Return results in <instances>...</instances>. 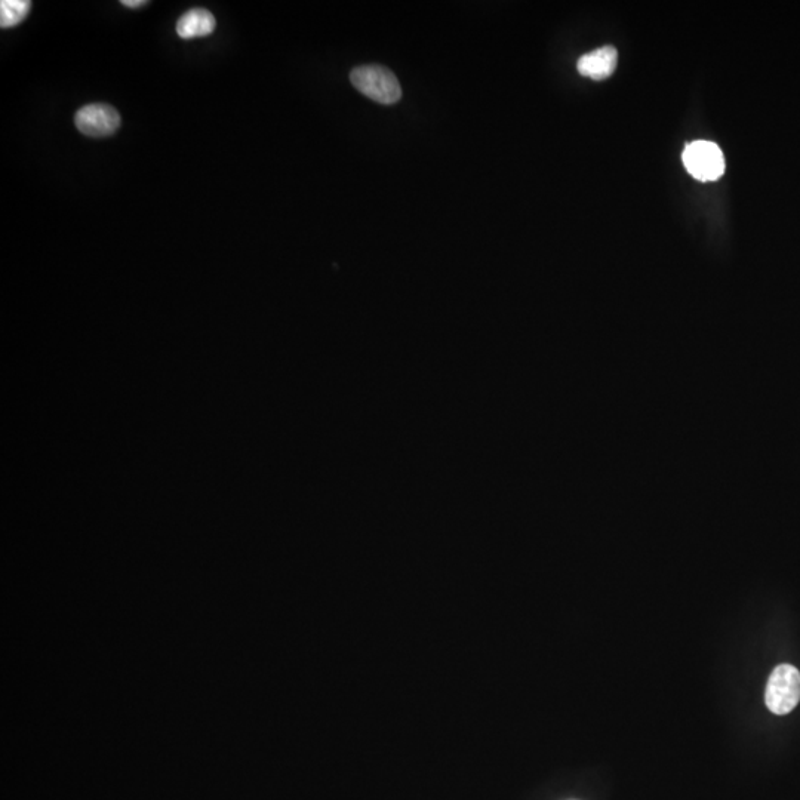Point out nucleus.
<instances>
[{"label": "nucleus", "mask_w": 800, "mask_h": 800, "mask_svg": "<svg viewBox=\"0 0 800 800\" xmlns=\"http://www.w3.org/2000/svg\"><path fill=\"white\" fill-rule=\"evenodd\" d=\"M32 9L29 0H2L0 2V27L11 29L26 20Z\"/></svg>", "instance_id": "obj_7"}, {"label": "nucleus", "mask_w": 800, "mask_h": 800, "mask_svg": "<svg viewBox=\"0 0 800 800\" xmlns=\"http://www.w3.org/2000/svg\"><path fill=\"white\" fill-rule=\"evenodd\" d=\"M800 701V672L795 666L781 664L775 667L766 685V707L774 715H789Z\"/></svg>", "instance_id": "obj_1"}, {"label": "nucleus", "mask_w": 800, "mask_h": 800, "mask_svg": "<svg viewBox=\"0 0 800 800\" xmlns=\"http://www.w3.org/2000/svg\"><path fill=\"white\" fill-rule=\"evenodd\" d=\"M350 80L358 91L377 103L395 104L402 97L398 78L389 69L378 64L356 67Z\"/></svg>", "instance_id": "obj_2"}, {"label": "nucleus", "mask_w": 800, "mask_h": 800, "mask_svg": "<svg viewBox=\"0 0 800 800\" xmlns=\"http://www.w3.org/2000/svg\"><path fill=\"white\" fill-rule=\"evenodd\" d=\"M122 5L126 8H140V6L147 5L146 0H122Z\"/></svg>", "instance_id": "obj_8"}, {"label": "nucleus", "mask_w": 800, "mask_h": 800, "mask_svg": "<svg viewBox=\"0 0 800 800\" xmlns=\"http://www.w3.org/2000/svg\"><path fill=\"white\" fill-rule=\"evenodd\" d=\"M215 26L217 21L208 9H190L178 20L177 35L184 40L205 38L214 33Z\"/></svg>", "instance_id": "obj_6"}, {"label": "nucleus", "mask_w": 800, "mask_h": 800, "mask_svg": "<svg viewBox=\"0 0 800 800\" xmlns=\"http://www.w3.org/2000/svg\"><path fill=\"white\" fill-rule=\"evenodd\" d=\"M618 52L612 46H603L583 55L578 60L577 69L581 75L593 80L609 78L617 69Z\"/></svg>", "instance_id": "obj_5"}, {"label": "nucleus", "mask_w": 800, "mask_h": 800, "mask_svg": "<svg viewBox=\"0 0 800 800\" xmlns=\"http://www.w3.org/2000/svg\"><path fill=\"white\" fill-rule=\"evenodd\" d=\"M683 165L692 177L700 181H716L725 172V158L718 144L694 141L683 152Z\"/></svg>", "instance_id": "obj_3"}, {"label": "nucleus", "mask_w": 800, "mask_h": 800, "mask_svg": "<svg viewBox=\"0 0 800 800\" xmlns=\"http://www.w3.org/2000/svg\"><path fill=\"white\" fill-rule=\"evenodd\" d=\"M75 125L86 137H110L119 129L120 116L109 104H88L76 113Z\"/></svg>", "instance_id": "obj_4"}]
</instances>
